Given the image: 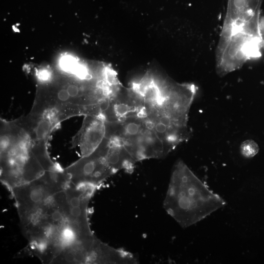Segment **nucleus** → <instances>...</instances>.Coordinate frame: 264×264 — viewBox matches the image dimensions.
<instances>
[{"label": "nucleus", "instance_id": "f8f14e48", "mask_svg": "<svg viewBox=\"0 0 264 264\" xmlns=\"http://www.w3.org/2000/svg\"><path fill=\"white\" fill-rule=\"evenodd\" d=\"M260 35L262 48L264 49V17L261 16L260 23Z\"/></svg>", "mask_w": 264, "mask_h": 264}, {"label": "nucleus", "instance_id": "20e7f679", "mask_svg": "<svg viewBox=\"0 0 264 264\" xmlns=\"http://www.w3.org/2000/svg\"><path fill=\"white\" fill-rule=\"evenodd\" d=\"M34 140L18 118H0V181L9 191L54 170L34 152Z\"/></svg>", "mask_w": 264, "mask_h": 264}, {"label": "nucleus", "instance_id": "39448f33", "mask_svg": "<svg viewBox=\"0 0 264 264\" xmlns=\"http://www.w3.org/2000/svg\"><path fill=\"white\" fill-rule=\"evenodd\" d=\"M105 137L123 146L136 162L165 156L161 140L143 116L105 121Z\"/></svg>", "mask_w": 264, "mask_h": 264}, {"label": "nucleus", "instance_id": "f03ea898", "mask_svg": "<svg viewBox=\"0 0 264 264\" xmlns=\"http://www.w3.org/2000/svg\"><path fill=\"white\" fill-rule=\"evenodd\" d=\"M27 250L43 264H51L65 247L87 239L70 219L65 190L20 219Z\"/></svg>", "mask_w": 264, "mask_h": 264}, {"label": "nucleus", "instance_id": "9d476101", "mask_svg": "<svg viewBox=\"0 0 264 264\" xmlns=\"http://www.w3.org/2000/svg\"><path fill=\"white\" fill-rule=\"evenodd\" d=\"M137 259L131 253L115 248L95 238L89 254L88 264H135Z\"/></svg>", "mask_w": 264, "mask_h": 264}, {"label": "nucleus", "instance_id": "0eeeda50", "mask_svg": "<svg viewBox=\"0 0 264 264\" xmlns=\"http://www.w3.org/2000/svg\"><path fill=\"white\" fill-rule=\"evenodd\" d=\"M108 145V139L105 137L92 153L81 156L64 169L71 184L90 185L98 188L105 180L116 173L107 157Z\"/></svg>", "mask_w": 264, "mask_h": 264}, {"label": "nucleus", "instance_id": "6e6552de", "mask_svg": "<svg viewBox=\"0 0 264 264\" xmlns=\"http://www.w3.org/2000/svg\"><path fill=\"white\" fill-rule=\"evenodd\" d=\"M263 0H228L220 38H261L260 23Z\"/></svg>", "mask_w": 264, "mask_h": 264}, {"label": "nucleus", "instance_id": "1a4fd4ad", "mask_svg": "<svg viewBox=\"0 0 264 264\" xmlns=\"http://www.w3.org/2000/svg\"><path fill=\"white\" fill-rule=\"evenodd\" d=\"M105 132V121L103 118L85 116L81 127L72 139V146L79 148L82 156L88 155L100 144Z\"/></svg>", "mask_w": 264, "mask_h": 264}, {"label": "nucleus", "instance_id": "423d86ee", "mask_svg": "<svg viewBox=\"0 0 264 264\" xmlns=\"http://www.w3.org/2000/svg\"><path fill=\"white\" fill-rule=\"evenodd\" d=\"M69 176L61 167L46 171L37 178L10 190L21 219L44 202L50 197L66 189Z\"/></svg>", "mask_w": 264, "mask_h": 264}, {"label": "nucleus", "instance_id": "f257e3e1", "mask_svg": "<svg viewBox=\"0 0 264 264\" xmlns=\"http://www.w3.org/2000/svg\"><path fill=\"white\" fill-rule=\"evenodd\" d=\"M130 86L141 97L145 117L161 140L165 156L190 138L188 114L197 91L194 84L177 83L150 68Z\"/></svg>", "mask_w": 264, "mask_h": 264}, {"label": "nucleus", "instance_id": "9b49d317", "mask_svg": "<svg viewBox=\"0 0 264 264\" xmlns=\"http://www.w3.org/2000/svg\"><path fill=\"white\" fill-rule=\"evenodd\" d=\"M258 151V144L252 140L244 141L241 146V152L242 155L245 157H252L255 155Z\"/></svg>", "mask_w": 264, "mask_h": 264}, {"label": "nucleus", "instance_id": "7ed1b4c3", "mask_svg": "<svg viewBox=\"0 0 264 264\" xmlns=\"http://www.w3.org/2000/svg\"><path fill=\"white\" fill-rule=\"evenodd\" d=\"M225 204L226 202L211 191L182 160L176 161L163 207L180 226L189 227Z\"/></svg>", "mask_w": 264, "mask_h": 264}]
</instances>
